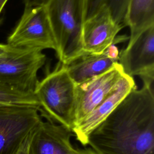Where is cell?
Listing matches in <instances>:
<instances>
[{"label":"cell","mask_w":154,"mask_h":154,"mask_svg":"<svg viewBox=\"0 0 154 154\" xmlns=\"http://www.w3.org/2000/svg\"><path fill=\"white\" fill-rule=\"evenodd\" d=\"M46 58L42 51L12 46L8 52L0 57V82L34 92L39 81L38 71Z\"/></svg>","instance_id":"5"},{"label":"cell","mask_w":154,"mask_h":154,"mask_svg":"<svg viewBox=\"0 0 154 154\" xmlns=\"http://www.w3.org/2000/svg\"><path fill=\"white\" fill-rule=\"evenodd\" d=\"M125 25L130 30L128 43L143 31L154 25V0H129Z\"/></svg>","instance_id":"13"},{"label":"cell","mask_w":154,"mask_h":154,"mask_svg":"<svg viewBox=\"0 0 154 154\" xmlns=\"http://www.w3.org/2000/svg\"><path fill=\"white\" fill-rule=\"evenodd\" d=\"M123 28L114 20L109 8L103 5L84 22L82 43L85 52L99 54L112 45L127 40L117 36Z\"/></svg>","instance_id":"10"},{"label":"cell","mask_w":154,"mask_h":154,"mask_svg":"<svg viewBox=\"0 0 154 154\" xmlns=\"http://www.w3.org/2000/svg\"><path fill=\"white\" fill-rule=\"evenodd\" d=\"M135 87L137 85L133 77L125 74L103 100L73 127L72 132L76 139L83 146L87 145L89 134Z\"/></svg>","instance_id":"11"},{"label":"cell","mask_w":154,"mask_h":154,"mask_svg":"<svg viewBox=\"0 0 154 154\" xmlns=\"http://www.w3.org/2000/svg\"><path fill=\"white\" fill-rule=\"evenodd\" d=\"M7 44L17 48L56 50V45L44 5L25 7Z\"/></svg>","instance_id":"6"},{"label":"cell","mask_w":154,"mask_h":154,"mask_svg":"<svg viewBox=\"0 0 154 154\" xmlns=\"http://www.w3.org/2000/svg\"><path fill=\"white\" fill-rule=\"evenodd\" d=\"M11 106H28L40 108L34 92L25 91L0 82V108Z\"/></svg>","instance_id":"14"},{"label":"cell","mask_w":154,"mask_h":154,"mask_svg":"<svg viewBox=\"0 0 154 154\" xmlns=\"http://www.w3.org/2000/svg\"><path fill=\"white\" fill-rule=\"evenodd\" d=\"M124 73L141 78L143 85L153 87L154 81V25L140 33L119 55Z\"/></svg>","instance_id":"7"},{"label":"cell","mask_w":154,"mask_h":154,"mask_svg":"<svg viewBox=\"0 0 154 154\" xmlns=\"http://www.w3.org/2000/svg\"><path fill=\"white\" fill-rule=\"evenodd\" d=\"M12 46L7 44L0 43V57L4 56L7 52H8L11 49Z\"/></svg>","instance_id":"17"},{"label":"cell","mask_w":154,"mask_h":154,"mask_svg":"<svg viewBox=\"0 0 154 154\" xmlns=\"http://www.w3.org/2000/svg\"><path fill=\"white\" fill-rule=\"evenodd\" d=\"M97 154H154L153 87L132 89L88 135Z\"/></svg>","instance_id":"1"},{"label":"cell","mask_w":154,"mask_h":154,"mask_svg":"<svg viewBox=\"0 0 154 154\" xmlns=\"http://www.w3.org/2000/svg\"><path fill=\"white\" fill-rule=\"evenodd\" d=\"M119 51L112 45L99 54L84 52L66 64H62L75 83L78 84L97 76L119 63Z\"/></svg>","instance_id":"12"},{"label":"cell","mask_w":154,"mask_h":154,"mask_svg":"<svg viewBox=\"0 0 154 154\" xmlns=\"http://www.w3.org/2000/svg\"><path fill=\"white\" fill-rule=\"evenodd\" d=\"M75 86L62 64L48 73L38 81L34 91L40 115L72 131L75 125Z\"/></svg>","instance_id":"3"},{"label":"cell","mask_w":154,"mask_h":154,"mask_svg":"<svg viewBox=\"0 0 154 154\" xmlns=\"http://www.w3.org/2000/svg\"><path fill=\"white\" fill-rule=\"evenodd\" d=\"M7 1L8 0H0V13Z\"/></svg>","instance_id":"18"},{"label":"cell","mask_w":154,"mask_h":154,"mask_svg":"<svg viewBox=\"0 0 154 154\" xmlns=\"http://www.w3.org/2000/svg\"><path fill=\"white\" fill-rule=\"evenodd\" d=\"M25 7H31L43 5L46 0H23Z\"/></svg>","instance_id":"16"},{"label":"cell","mask_w":154,"mask_h":154,"mask_svg":"<svg viewBox=\"0 0 154 154\" xmlns=\"http://www.w3.org/2000/svg\"><path fill=\"white\" fill-rule=\"evenodd\" d=\"M42 120L37 107L0 108V154H27L31 135Z\"/></svg>","instance_id":"4"},{"label":"cell","mask_w":154,"mask_h":154,"mask_svg":"<svg viewBox=\"0 0 154 154\" xmlns=\"http://www.w3.org/2000/svg\"><path fill=\"white\" fill-rule=\"evenodd\" d=\"M71 129L51 121L42 120L33 131L27 154H97L91 148L79 149L73 147Z\"/></svg>","instance_id":"8"},{"label":"cell","mask_w":154,"mask_h":154,"mask_svg":"<svg viewBox=\"0 0 154 154\" xmlns=\"http://www.w3.org/2000/svg\"><path fill=\"white\" fill-rule=\"evenodd\" d=\"M128 2L129 0H86L85 19L92 16L100 7L105 5L109 8L115 22L126 27L125 16Z\"/></svg>","instance_id":"15"},{"label":"cell","mask_w":154,"mask_h":154,"mask_svg":"<svg viewBox=\"0 0 154 154\" xmlns=\"http://www.w3.org/2000/svg\"><path fill=\"white\" fill-rule=\"evenodd\" d=\"M125 74L120 64L117 63L106 72L76 84L75 125L103 100Z\"/></svg>","instance_id":"9"},{"label":"cell","mask_w":154,"mask_h":154,"mask_svg":"<svg viewBox=\"0 0 154 154\" xmlns=\"http://www.w3.org/2000/svg\"><path fill=\"white\" fill-rule=\"evenodd\" d=\"M46 9L56 45V54L66 64L85 52L82 29L86 0H46Z\"/></svg>","instance_id":"2"}]
</instances>
